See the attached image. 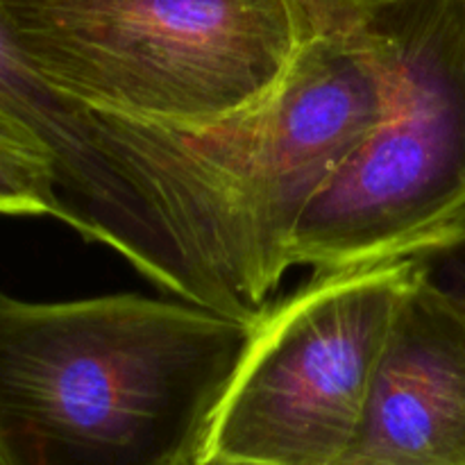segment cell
Instances as JSON below:
<instances>
[{
	"instance_id": "9c48e42d",
	"label": "cell",
	"mask_w": 465,
	"mask_h": 465,
	"mask_svg": "<svg viewBox=\"0 0 465 465\" xmlns=\"http://www.w3.org/2000/svg\"><path fill=\"white\" fill-rule=\"evenodd\" d=\"M293 3L307 18L309 30H313V27L327 25V23L343 21L375 0H293Z\"/></svg>"
},
{
	"instance_id": "30bf717a",
	"label": "cell",
	"mask_w": 465,
	"mask_h": 465,
	"mask_svg": "<svg viewBox=\"0 0 465 465\" xmlns=\"http://www.w3.org/2000/svg\"><path fill=\"white\" fill-rule=\"evenodd\" d=\"M450 289H452V286H450ZM452 291H454V293L461 295V298L465 300V286H459V289H452Z\"/></svg>"
},
{
	"instance_id": "3957f363",
	"label": "cell",
	"mask_w": 465,
	"mask_h": 465,
	"mask_svg": "<svg viewBox=\"0 0 465 465\" xmlns=\"http://www.w3.org/2000/svg\"><path fill=\"white\" fill-rule=\"evenodd\" d=\"M352 18L384 62L386 112L304 209L291 268L465 245V0H375Z\"/></svg>"
},
{
	"instance_id": "277c9868",
	"label": "cell",
	"mask_w": 465,
	"mask_h": 465,
	"mask_svg": "<svg viewBox=\"0 0 465 465\" xmlns=\"http://www.w3.org/2000/svg\"><path fill=\"white\" fill-rule=\"evenodd\" d=\"M418 259L316 272L268 307L218 404L198 463L339 465Z\"/></svg>"
},
{
	"instance_id": "5b68a950",
	"label": "cell",
	"mask_w": 465,
	"mask_h": 465,
	"mask_svg": "<svg viewBox=\"0 0 465 465\" xmlns=\"http://www.w3.org/2000/svg\"><path fill=\"white\" fill-rule=\"evenodd\" d=\"M0 109L44 148L59 221L130 262L168 243L207 184L204 134L103 112L59 91L23 57L3 3Z\"/></svg>"
},
{
	"instance_id": "8992f818",
	"label": "cell",
	"mask_w": 465,
	"mask_h": 465,
	"mask_svg": "<svg viewBox=\"0 0 465 465\" xmlns=\"http://www.w3.org/2000/svg\"><path fill=\"white\" fill-rule=\"evenodd\" d=\"M386 112V71L352 16L313 27L259 112L252 204L272 284L291 268L304 209L361 148Z\"/></svg>"
},
{
	"instance_id": "8fae6325",
	"label": "cell",
	"mask_w": 465,
	"mask_h": 465,
	"mask_svg": "<svg viewBox=\"0 0 465 465\" xmlns=\"http://www.w3.org/2000/svg\"><path fill=\"white\" fill-rule=\"evenodd\" d=\"M195 465H232V463H195Z\"/></svg>"
},
{
	"instance_id": "7a4b0ae2",
	"label": "cell",
	"mask_w": 465,
	"mask_h": 465,
	"mask_svg": "<svg viewBox=\"0 0 465 465\" xmlns=\"http://www.w3.org/2000/svg\"><path fill=\"white\" fill-rule=\"evenodd\" d=\"M41 77L103 112L180 130L257 116L309 35L293 0H0Z\"/></svg>"
},
{
	"instance_id": "6da1fadb",
	"label": "cell",
	"mask_w": 465,
	"mask_h": 465,
	"mask_svg": "<svg viewBox=\"0 0 465 465\" xmlns=\"http://www.w3.org/2000/svg\"><path fill=\"white\" fill-rule=\"evenodd\" d=\"M257 321L0 291V465H195Z\"/></svg>"
},
{
	"instance_id": "52a82bcc",
	"label": "cell",
	"mask_w": 465,
	"mask_h": 465,
	"mask_svg": "<svg viewBox=\"0 0 465 465\" xmlns=\"http://www.w3.org/2000/svg\"><path fill=\"white\" fill-rule=\"evenodd\" d=\"M339 465H465V300L420 262Z\"/></svg>"
},
{
	"instance_id": "ba28073f",
	"label": "cell",
	"mask_w": 465,
	"mask_h": 465,
	"mask_svg": "<svg viewBox=\"0 0 465 465\" xmlns=\"http://www.w3.org/2000/svg\"><path fill=\"white\" fill-rule=\"evenodd\" d=\"M0 213L62 218L53 171L35 136L0 109Z\"/></svg>"
}]
</instances>
